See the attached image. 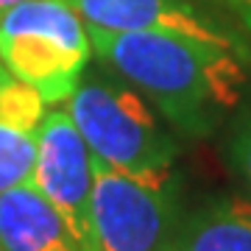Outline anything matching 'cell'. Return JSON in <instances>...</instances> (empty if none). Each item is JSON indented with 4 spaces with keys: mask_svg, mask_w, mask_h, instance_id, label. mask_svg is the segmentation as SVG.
Wrapping results in <instances>:
<instances>
[{
    "mask_svg": "<svg viewBox=\"0 0 251 251\" xmlns=\"http://www.w3.org/2000/svg\"><path fill=\"white\" fill-rule=\"evenodd\" d=\"M87 34L92 56L187 137L212 134L249 87L251 62L226 48L156 31L87 28Z\"/></svg>",
    "mask_w": 251,
    "mask_h": 251,
    "instance_id": "cell-1",
    "label": "cell"
},
{
    "mask_svg": "<svg viewBox=\"0 0 251 251\" xmlns=\"http://www.w3.org/2000/svg\"><path fill=\"white\" fill-rule=\"evenodd\" d=\"M64 109L92 159L145 184H173L179 145L159 112L128 81L106 67H87Z\"/></svg>",
    "mask_w": 251,
    "mask_h": 251,
    "instance_id": "cell-2",
    "label": "cell"
},
{
    "mask_svg": "<svg viewBox=\"0 0 251 251\" xmlns=\"http://www.w3.org/2000/svg\"><path fill=\"white\" fill-rule=\"evenodd\" d=\"M90 59L87 25L64 0H25L0 11V64L48 106L70 98Z\"/></svg>",
    "mask_w": 251,
    "mask_h": 251,
    "instance_id": "cell-3",
    "label": "cell"
},
{
    "mask_svg": "<svg viewBox=\"0 0 251 251\" xmlns=\"http://www.w3.org/2000/svg\"><path fill=\"white\" fill-rule=\"evenodd\" d=\"M181 209L173 184H145L92 159V229L98 251H176Z\"/></svg>",
    "mask_w": 251,
    "mask_h": 251,
    "instance_id": "cell-4",
    "label": "cell"
},
{
    "mask_svg": "<svg viewBox=\"0 0 251 251\" xmlns=\"http://www.w3.org/2000/svg\"><path fill=\"white\" fill-rule=\"evenodd\" d=\"M34 184L70 224L87 251H98L92 229V153L64 106H50L36 128Z\"/></svg>",
    "mask_w": 251,
    "mask_h": 251,
    "instance_id": "cell-5",
    "label": "cell"
},
{
    "mask_svg": "<svg viewBox=\"0 0 251 251\" xmlns=\"http://www.w3.org/2000/svg\"><path fill=\"white\" fill-rule=\"evenodd\" d=\"M87 28L100 31H156L226 48L251 62V45L224 17L196 0H64Z\"/></svg>",
    "mask_w": 251,
    "mask_h": 251,
    "instance_id": "cell-6",
    "label": "cell"
},
{
    "mask_svg": "<svg viewBox=\"0 0 251 251\" xmlns=\"http://www.w3.org/2000/svg\"><path fill=\"white\" fill-rule=\"evenodd\" d=\"M0 251H87L70 224L34 187L0 193Z\"/></svg>",
    "mask_w": 251,
    "mask_h": 251,
    "instance_id": "cell-7",
    "label": "cell"
},
{
    "mask_svg": "<svg viewBox=\"0 0 251 251\" xmlns=\"http://www.w3.org/2000/svg\"><path fill=\"white\" fill-rule=\"evenodd\" d=\"M176 251H251V201L209 198L184 212Z\"/></svg>",
    "mask_w": 251,
    "mask_h": 251,
    "instance_id": "cell-8",
    "label": "cell"
},
{
    "mask_svg": "<svg viewBox=\"0 0 251 251\" xmlns=\"http://www.w3.org/2000/svg\"><path fill=\"white\" fill-rule=\"evenodd\" d=\"M36 159V131H25L0 117V193L31 184Z\"/></svg>",
    "mask_w": 251,
    "mask_h": 251,
    "instance_id": "cell-9",
    "label": "cell"
},
{
    "mask_svg": "<svg viewBox=\"0 0 251 251\" xmlns=\"http://www.w3.org/2000/svg\"><path fill=\"white\" fill-rule=\"evenodd\" d=\"M226 162L237 179L251 190V109L232 126L226 140Z\"/></svg>",
    "mask_w": 251,
    "mask_h": 251,
    "instance_id": "cell-10",
    "label": "cell"
},
{
    "mask_svg": "<svg viewBox=\"0 0 251 251\" xmlns=\"http://www.w3.org/2000/svg\"><path fill=\"white\" fill-rule=\"evenodd\" d=\"M212 3L224 6L226 11H232L234 17H237L243 25L251 31V0H212Z\"/></svg>",
    "mask_w": 251,
    "mask_h": 251,
    "instance_id": "cell-11",
    "label": "cell"
},
{
    "mask_svg": "<svg viewBox=\"0 0 251 251\" xmlns=\"http://www.w3.org/2000/svg\"><path fill=\"white\" fill-rule=\"evenodd\" d=\"M17 3H25V0H0V11L11 9V6H17Z\"/></svg>",
    "mask_w": 251,
    "mask_h": 251,
    "instance_id": "cell-12",
    "label": "cell"
},
{
    "mask_svg": "<svg viewBox=\"0 0 251 251\" xmlns=\"http://www.w3.org/2000/svg\"><path fill=\"white\" fill-rule=\"evenodd\" d=\"M3 70H6V67H3V64H0V73H3Z\"/></svg>",
    "mask_w": 251,
    "mask_h": 251,
    "instance_id": "cell-13",
    "label": "cell"
}]
</instances>
